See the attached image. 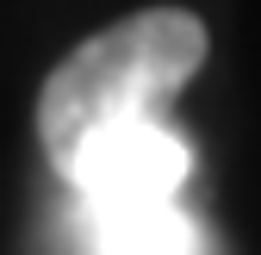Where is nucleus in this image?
<instances>
[{
	"label": "nucleus",
	"mask_w": 261,
	"mask_h": 255,
	"mask_svg": "<svg viewBox=\"0 0 261 255\" xmlns=\"http://www.w3.org/2000/svg\"><path fill=\"white\" fill-rule=\"evenodd\" d=\"M205 56H212V31L187 7L124 13L118 25L75 44L38 93V143L50 156V168H62L106 124L162 112L205 69Z\"/></svg>",
	"instance_id": "obj_1"
},
{
	"label": "nucleus",
	"mask_w": 261,
	"mask_h": 255,
	"mask_svg": "<svg viewBox=\"0 0 261 255\" xmlns=\"http://www.w3.org/2000/svg\"><path fill=\"white\" fill-rule=\"evenodd\" d=\"M87 255H205V231L174 199H81Z\"/></svg>",
	"instance_id": "obj_3"
},
{
	"label": "nucleus",
	"mask_w": 261,
	"mask_h": 255,
	"mask_svg": "<svg viewBox=\"0 0 261 255\" xmlns=\"http://www.w3.org/2000/svg\"><path fill=\"white\" fill-rule=\"evenodd\" d=\"M56 174L75 187V199H174L193 174V149L174 124L143 112L93 131Z\"/></svg>",
	"instance_id": "obj_2"
}]
</instances>
